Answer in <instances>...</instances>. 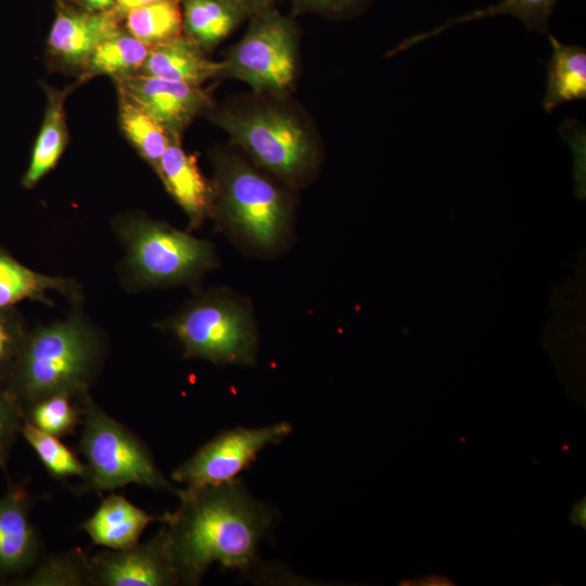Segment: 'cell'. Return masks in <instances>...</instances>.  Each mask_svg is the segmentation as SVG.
Masks as SVG:
<instances>
[{"instance_id": "obj_1", "label": "cell", "mask_w": 586, "mask_h": 586, "mask_svg": "<svg viewBox=\"0 0 586 586\" xmlns=\"http://www.w3.org/2000/svg\"><path fill=\"white\" fill-rule=\"evenodd\" d=\"M180 505L166 512L180 585H198L217 562L224 568L258 570V544L272 523L269 508L256 500L241 481L179 489Z\"/></svg>"}, {"instance_id": "obj_2", "label": "cell", "mask_w": 586, "mask_h": 586, "mask_svg": "<svg viewBox=\"0 0 586 586\" xmlns=\"http://www.w3.org/2000/svg\"><path fill=\"white\" fill-rule=\"evenodd\" d=\"M207 112L254 165L290 189L316 177L321 161L318 135L288 97L253 92Z\"/></svg>"}, {"instance_id": "obj_3", "label": "cell", "mask_w": 586, "mask_h": 586, "mask_svg": "<svg viewBox=\"0 0 586 586\" xmlns=\"http://www.w3.org/2000/svg\"><path fill=\"white\" fill-rule=\"evenodd\" d=\"M69 314L30 328L15 369L4 385L24 411L59 393L90 391L107 354V343L82 309L72 303Z\"/></svg>"}, {"instance_id": "obj_4", "label": "cell", "mask_w": 586, "mask_h": 586, "mask_svg": "<svg viewBox=\"0 0 586 586\" xmlns=\"http://www.w3.org/2000/svg\"><path fill=\"white\" fill-rule=\"evenodd\" d=\"M215 207L212 218L242 246L273 253L286 241L293 220L292 189L231 149L212 153Z\"/></svg>"}, {"instance_id": "obj_5", "label": "cell", "mask_w": 586, "mask_h": 586, "mask_svg": "<svg viewBox=\"0 0 586 586\" xmlns=\"http://www.w3.org/2000/svg\"><path fill=\"white\" fill-rule=\"evenodd\" d=\"M125 254L117 265L127 292L196 284L218 259L212 243L143 213H125L111 221Z\"/></svg>"}, {"instance_id": "obj_6", "label": "cell", "mask_w": 586, "mask_h": 586, "mask_svg": "<svg viewBox=\"0 0 586 586\" xmlns=\"http://www.w3.org/2000/svg\"><path fill=\"white\" fill-rule=\"evenodd\" d=\"M155 327L179 340L187 359L219 366L256 362L257 328L251 304L226 289L195 292Z\"/></svg>"}, {"instance_id": "obj_7", "label": "cell", "mask_w": 586, "mask_h": 586, "mask_svg": "<svg viewBox=\"0 0 586 586\" xmlns=\"http://www.w3.org/2000/svg\"><path fill=\"white\" fill-rule=\"evenodd\" d=\"M82 407L79 448L89 468L81 489L106 492L129 484L173 492L143 442L127 426L107 415L90 391L80 396Z\"/></svg>"}, {"instance_id": "obj_8", "label": "cell", "mask_w": 586, "mask_h": 586, "mask_svg": "<svg viewBox=\"0 0 586 586\" xmlns=\"http://www.w3.org/2000/svg\"><path fill=\"white\" fill-rule=\"evenodd\" d=\"M243 37L224 62L222 77L246 82L255 93L289 97L298 75V28L276 8L253 13Z\"/></svg>"}, {"instance_id": "obj_9", "label": "cell", "mask_w": 586, "mask_h": 586, "mask_svg": "<svg viewBox=\"0 0 586 586\" xmlns=\"http://www.w3.org/2000/svg\"><path fill=\"white\" fill-rule=\"evenodd\" d=\"M291 432L292 426L288 422L222 431L177 467L171 479L189 488L229 482L249 467L260 450L282 442Z\"/></svg>"}, {"instance_id": "obj_10", "label": "cell", "mask_w": 586, "mask_h": 586, "mask_svg": "<svg viewBox=\"0 0 586 586\" xmlns=\"http://www.w3.org/2000/svg\"><path fill=\"white\" fill-rule=\"evenodd\" d=\"M92 586L180 585L167 526L149 540L122 550L89 557Z\"/></svg>"}, {"instance_id": "obj_11", "label": "cell", "mask_w": 586, "mask_h": 586, "mask_svg": "<svg viewBox=\"0 0 586 586\" xmlns=\"http://www.w3.org/2000/svg\"><path fill=\"white\" fill-rule=\"evenodd\" d=\"M118 90L158 122L169 136L180 137L200 114L213 107L201 86L168 80L148 74L117 77Z\"/></svg>"}, {"instance_id": "obj_12", "label": "cell", "mask_w": 586, "mask_h": 586, "mask_svg": "<svg viewBox=\"0 0 586 586\" xmlns=\"http://www.w3.org/2000/svg\"><path fill=\"white\" fill-rule=\"evenodd\" d=\"M31 505V496L22 485H13L0 496V579L12 583L42 558L41 538L30 519Z\"/></svg>"}, {"instance_id": "obj_13", "label": "cell", "mask_w": 586, "mask_h": 586, "mask_svg": "<svg viewBox=\"0 0 586 586\" xmlns=\"http://www.w3.org/2000/svg\"><path fill=\"white\" fill-rule=\"evenodd\" d=\"M156 174L186 213L190 229H196L213 217L216 199L214 182L203 176L196 156L183 150L180 137H169Z\"/></svg>"}, {"instance_id": "obj_14", "label": "cell", "mask_w": 586, "mask_h": 586, "mask_svg": "<svg viewBox=\"0 0 586 586\" xmlns=\"http://www.w3.org/2000/svg\"><path fill=\"white\" fill-rule=\"evenodd\" d=\"M118 30L115 15L59 10L50 29V51L67 64L86 62L93 50Z\"/></svg>"}, {"instance_id": "obj_15", "label": "cell", "mask_w": 586, "mask_h": 586, "mask_svg": "<svg viewBox=\"0 0 586 586\" xmlns=\"http://www.w3.org/2000/svg\"><path fill=\"white\" fill-rule=\"evenodd\" d=\"M49 291L59 292L71 304L84 302L82 285L78 281L35 271L0 245V307L15 306L25 300L52 307Z\"/></svg>"}, {"instance_id": "obj_16", "label": "cell", "mask_w": 586, "mask_h": 586, "mask_svg": "<svg viewBox=\"0 0 586 586\" xmlns=\"http://www.w3.org/2000/svg\"><path fill=\"white\" fill-rule=\"evenodd\" d=\"M164 519L165 513L152 515L125 497L112 494L82 523V530L94 545L122 550L137 545L150 523Z\"/></svg>"}, {"instance_id": "obj_17", "label": "cell", "mask_w": 586, "mask_h": 586, "mask_svg": "<svg viewBox=\"0 0 586 586\" xmlns=\"http://www.w3.org/2000/svg\"><path fill=\"white\" fill-rule=\"evenodd\" d=\"M142 69L151 76L201 86L222 77L224 62L207 59L200 47L182 35L152 47Z\"/></svg>"}, {"instance_id": "obj_18", "label": "cell", "mask_w": 586, "mask_h": 586, "mask_svg": "<svg viewBox=\"0 0 586 586\" xmlns=\"http://www.w3.org/2000/svg\"><path fill=\"white\" fill-rule=\"evenodd\" d=\"M182 34L203 51L212 50L252 12L235 0H180Z\"/></svg>"}, {"instance_id": "obj_19", "label": "cell", "mask_w": 586, "mask_h": 586, "mask_svg": "<svg viewBox=\"0 0 586 586\" xmlns=\"http://www.w3.org/2000/svg\"><path fill=\"white\" fill-rule=\"evenodd\" d=\"M47 109L40 131L31 150L28 167L22 178L26 189L34 188L58 164L68 139L64 102L66 90L46 87Z\"/></svg>"}, {"instance_id": "obj_20", "label": "cell", "mask_w": 586, "mask_h": 586, "mask_svg": "<svg viewBox=\"0 0 586 586\" xmlns=\"http://www.w3.org/2000/svg\"><path fill=\"white\" fill-rule=\"evenodd\" d=\"M548 38L552 53L547 66L543 107L551 113L565 102L586 99V50L563 44L550 34Z\"/></svg>"}, {"instance_id": "obj_21", "label": "cell", "mask_w": 586, "mask_h": 586, "mask_svg": "<svg viewBox=\"0 0 586 586\" xmlns=\"http://www.w3.org/2000/svg\"><path fill=\"white\" fill-rule=\"evenodd\" d=\"M558 0H501L496 4L456 16L432 30L406 38L386 55L391 56L400 51L408 50L415 44L430 39L431 37L445 31L456 24L498 15H510L517 17L524 23L527 30H535L543 34L548 29L549 18Z\"/></svg>"}, {"instance_id": "obj_22", "label": "cell", "mask_w": 586, "mask_h": 586, "mask_svg": "<svg viewBox=\"0 0 586 586\" xmlns=\"http://www.w3.org/2000/svg\"><path fill=\"white\" fill-rule=\"evenodd\" d=\"M118 116L127 139L156 173L169 142V133L122 92H119Z\"/></svg>"}, {"instance_id": "obj_23", "label": "cell", "mask_w": 586, "mask_h": 586, "mask_svg": "<svg viewBox=\"0 0 586 586\" xmlns=\"http://www.w3.org/2000/svg\"><path fill=\"white\" fill-rule=\"evenodd\" d=\"M20 586H87L92 585L89 557L80 548L41 558L25 575L13 581Z\"/></svg>"}, {"instance_id": "obj_24", "label": "cell", "mask_w": 586, "mask_h": 586, "mask_svg": "<svg viewBox=\"0 0 586 586\" xmlns=\"http://www.w3.org/2000/svg\"><path fill=\"white\" fill-rule=\"evenodd\" d=\"M130 35L150 48L182 36L180 0H158L127 13Z\"/></svg>"}, {"instance_id": "obj_25", "label": "cell", "mask_w": 586, "mask_h": 586, "mask_svg": "<svg viewBox=\"0 0 586 586\" xmlns=\"http://www.w3.org/2000/svg\"><path fill=\"white\" fill-rule=\"evenodd\" d=\"M150 47L119 30L103 40L86 61L90 72L122 77L142 67Z\"/></svg>"}, {"instance_id": "obj_26", "label": "cell", "mask_w": 586, "mask_h": 586, "mask_svg": "<svg viewBox=\"0 0 586 586\" xmlns=\"http://www.w3.org/2000/svg\"><path fill=\"white\" fill-rule=\"evenodd\" d=\"M20 434L23 435L46 470L54 479L80 477L84 482L88 480L89 468L87 463H84L65 446L60 437L39 430L26 418L21 424Z\"/></svg>"}, {"instance_id": "obj_27", "label": "cell", "mask_w": 586, "mask_h": 586, "mask_svg": "<svg viewBox=\"0 0 586 586\" xmlns=\"http://www.w3.org/2000/svg\"><path fill=\"white\" fill-rule=\"evenodd\" d=\"M82 394L59 393L47 396L29 406L25 418L39 430L56 437L73 434L82 420Z\"/></svg>"}, {"instance_id": "obj_28", "label": "cell", "mask_w": 586, "mask_h": 586, "mask_svg": "<svg viewBox=\"0 0 586 586\" xmlns=\"http://www.w3.org/2000/svg\"><path fill=\"white\" fill-rule=\"evenodd\" d=\"M29 330L16 306L0 307V385L11 378Z\"/></svg>"}, {"instance_id": "obj_29", "label": "cell", "mask_w": 586, "mask_h": 586, "mask_svg": "<svg viewBox=\"0 0 586 586\" xmlns=\"http://www.w3.org/2000/svg\"><path fill=\"white\" fill-rule=\"evenodd\" d=\"M25 418L14 397L0 385V470L7 468L9 456Z\"/></svg>"}, {"instance_id": "obj_30", "label": "cell", "mask_w": 586, "mask_h": 586, "mask_svg": "<svg viewBox=\"0 0 586 586\" xmlns=\"http://www.w3.org/2000/svg\"><path fill=\"white\" fill-rule=\"evenodd\" d=\"M293 14L316 13L323 16H348L361 11L371 0H290Z\"/></svg>"}, {"instance_id": "obj_31", "label": "cell", "mask_w": 586, "mask_h": 586, "mask_svg": "<svg viewBox=\"0 0 586 586\" xmlns=\"http://www.w3.org/2000/svg\"><path fill=\"white\" fill-rule=\"evenodd\" d=\"M158 0H115L117 10L120 13H129L132 10L153 3Z\"/></svg>"}, {"instance_id": "obj_32", "label": "cell", "mask_w": 586, "mask_h": 586, "mask_svg": "<svg viewBox=\"0 0 586 586\" xmlns=\"http://www.w3.org/2000/svg\"><path fill=\"white\" fill-rule=\"evenodd\" d=\"M235 1H239L242 4H244L246 8H249V10L253 14L260 10L275 8V4L280 0H235Z\"/></svg>"}, {"instance_id": "obj_33", "label": "cell", "mask_w": 586, "mask_h": 586, "mask_svg": "<svg viewBox=\"0 0 586 586\" xmlns=\"http://www.w3.org/2000/svg\"><path fill=\"white\" fill-rule=\"evenodd\" d=\"M571 520L574 524L583 525L585 527V521H586V508H585V500H581L576 505L573 506L572 512H571Z\"/></svg>"}, {"instance_id": "obj_34", "label": "cell", "mask_w": 586, "mask_h": 586, "mask_svg": "<svg viewBox=\"0 0 586 586\" xmlns=\"http://www.w3.org/2000/svg\"><path fill=\"white\" fill-rule=\"evenodd\" d=\"M82 2L91 12H104L114 5L115 0H82Z\"/></svg>"}]
</instances>
